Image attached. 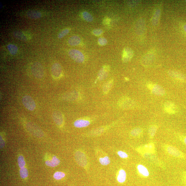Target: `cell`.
Returning <instances> with one entry per match:
<instances>
[{
	"label": "cell",
	"mask_w": 186,
	"mask_h": 186,
	"mask_svg": "<svg viewBox=\"0 0 186 186\" xmlns=\"http://www.w3.org/2000/svg\"><path fill=\"white\" fill-rule=\"evenodd\" d=\"M32 74L36 78H41L44 75V70L42 64L38 62L33 63L32 66Z\"/></svg>",
	"instance_id": "6da1fadb"
},
{
	"label": "cell",
	"mask_w": 186,
	"mask_h": 186,
	"mask_svg": "<svg viewBox=\"0 0 186 186\" xmlns=\"http://www.w3.org/2000/svg\"><path fill=\"white\" fill-rule=\"evenodd\" d=\"M69 55L71 59L76 62L82 63L85 60L84 55L80 51L76 49H71L69 52Z\"/></svg>",
	"instance_id": "7a4b0ae2"
},
{
	"label": "cell",
	"mask_w": 186,
	"mask_h": 186,
	"mask_svg": "<svg viewBox=\"0 0 186 186\" xmlns=\"http://www.w3.org/2000/svg\"><path fill=\"white\" fill-rule=\"evenodd\" d=\"M22 102L24 106L28 110L33 111L36 108V104L33 99L29 95H26L22 99Z\"/></svg>",
	"instance_id": "3957f363"
},
{
	"label": "cell",
	"mask_w": 186,
	"mask_h": 186,
	"mask_svg": "<svg viewBox=\"0 0 186 186\" xmlns=\"http://www.w3.org/2000/svg\"><path fill=\"white\" fill-rule=\"evenodd\" d=\"M148 87L151 90V92L154 95H163L165 94V91L161 86L157 85L148 84Z\"/></svg>",
	"instance_id": "277c9868"
},
{
	"label": "cell",
	"mask_w": 186,
	"mask_h": 186,
	"mask_svg": "<svg viewBox=\"0 0 186 186\" xmlns=\"http://www.w3.org/2000/svg\"><path fill=\"white\" fill-rule=\"evenodd\" d=\"M75 158L78 164L81 166L84 167L87 164V160L84 153L78 151L75 153Z\"/></svg>",
	"instance_id": "5b68a950"
},
{
	"label": "cell",
	"mask_w": 186,
	"mask_h": 186,
	"mask_svg": "<svg viewBox=\"0 0 186 186\" xmlns=\"http://www.w3.org/2000/svg\"><path fill=\"white\" fill-rule=\"evenodd\" d=\"M119 104L121 107L125 109L131 108L134 105V102L131 99L127 97L121 99Z\"/></svg>",
	"instance_id": "8992f818"
},
{
	"label": "cell",
	"mask_w": 186,
	"mask_h": 186,
	"mask_svg": "<svg viewBox=\"0 0 186 186\" xmlns=\"http://www.w3.org/2000/svg\"><path fill=\"white\" fill-rule=\"evenodd\" d=\"M53 76L55 78H58L62 73V68L58 63H56L52 65L51 68Z\"/></svg>",
	"instance_id": "52a82bcc"
},
{
	"label": "cell",
	"mask_w": 186,
	"mask_h": 186,
	"mask_svg": "<svg viewBox=\"0 0 186 186\" xmlns=\"http://www.w3.org/2000/svg\"><path fill=\"white\" fill-rule=\"evenodd\" d=\"M167 151L172 156L177 158H183V154L177 148L172 146H169L167 148Z\"/></svg>",
	"instance_id": "ba28073f"
},
{
	"label": "cell",
	"mask_w": 186,
	"mask_h": 186,
	"mask_svg": "<svg viewBox=\"0 0 186 186\" xmlns=\"http://www.w3.org/2000/svg\"><path fill=\"white\" fill-rule=\"evenodd\" d=\"M165 111L170 114H174L176 113L177 107L173 103L170 102H167L165 105Z\"/></svg>",
	"instance_id": "9c48e42d"
},
{
	"label": "cell",
	"mask_w": 186,
	"mask_h": 186,
	"mask_svg": "<svg viewBox=\"0 0 186 186\" xmlns=\"http://www.w3.org/2000/svg\"><path fill=\"white\" fill-rule=\"evenodd\" d=\"M52 117L54 122L58 125L62 124L63 119L62 115L59 111H55L53 112Z\"/></svg>",
	"instance_id": "30bf717a"
},
{
	"label": "cell",
	"mask_w": 186,
	"mask_h": 186,
	"mask_svg": "<svg viewBox=\"0 0 186 186\" xmlns=\"http://www.w3.org/2000/svg\"><path fill=\"white\" fill-rule=\"evenodd\" d=\"M133 55L132 51L130 48H126L124 49L123 54V60L124 62L129 61L132 58Z\"/></svg>",
	"instance_id": "8fae6325"
},
{
	"label": "cell",
	"mask_w": 186,
	"mask_h": 186,
	"mask_svg": "<svg viewBox=\"0 0 186 186\" xmlns=\"http://www.w3.org/2000/svg\"><path fill=\"white\" fill-rule=\"evenodd\" d=\"M27 16L31 19H36L41 17L42 14L40 11L32 10L27 12Z\"/></svg>",
	"instance_id": "7c38bea8"
},
{
	"label": "cell",
	"mask_w": 186,
	"mask_h": 186,
	"mask_svg": "<svg viewBox=\"0 0 186 186\" xmlns=\"http://www.w3.org/2000/svg\"><path fill=\"white\" fill-rule=\"evenodd\" d=\"M109 69L107 66H104L100 70L98 73V78L100 81L105 80L108 74Z\"/></svg>",
	"instance_id": "4fadbf2b"
},
{
	"label": "cell",
	"mask_w": 186,
	"mask_h": 186,
	"mask_svg": "<svg viewBox=\"0 0 186 186\" xmlns=\"http://www.w3.org/2000/svg\"><path fill=\"white\" fill-rule=\"evenodd\" d=\"M60 163V161L57 157L54 156L51 160H47L45 162L46 165L50 167H54L57 166Z\"/></svg>",
	"instance_id": "5bb4252c"
},
{
	"label": "cell",
	"mask_w": 186,
	"mask_h": 186,
	"mask_svg": "<svg viewBox=\"0 0 186 186\" xmlns=\"http://www.w3.org/2000/svg\"><path fill=\"white\" fill-rule=\"evenodd\" d=\"M137 169L139 173L144 177L149 176L150 173L147 168L144 165H138Z\"/></svg>",
	"instance_id": "9a60e30c"
},
{
	"label": "cell",
	"mask_w": 186,
	"mask_h": 186,
	"mask_svg": "<svg viewBox=\"0 0 186 186\" xmlns=\"http://www.w3.org/2000/svg\"><path fill=\"white\" fill-rule=\"evenodd\" d=\"M90 124L89 121L81 119L75 121L74 122V125L76 127L81 128L87 127Z\"/></svg>",
	"instance_id": "2e32d148"
},
{
	"label": "cell",
	"mask_w": 186,
	"mask_h": 186,
	"mask_svg": "<svg viewBox=\"0 0 186 186\" xmlns=\"http://www.w3.org/2000/svg\"><path fill=\"white\" fill-rule=\"evenodd\" d=\"M81 42V38L77 36H74L71 37L68 41L69 45L72 46H77L79 45Z\"/></svg>",
	"instance_id": "e0dca14e"
},
{
	"label": "cell",
	"mask_w": 186,
	"mask_h": 186,
	"mask_svg": "<svg viewBox=\"0 0 186 186\" xmlns=\"http://www.w3.org/2000/svg\"><path fill=\"white\" fill-rule=\"evenodd\" d=\"M13 35L18 40L24 42H26L28 40L26 36L23 32L19 31H16L13 32Z\"/></svg>",
	"instance_id": "ac0fdd59"
},
{
	"label": "cell",
	"mask_w": 186,
	"mask_h": 186,
	"mask_svg": "<svg viewBox=\"0 0 186 186\" xmlns=\"http://www.w3.org/2000/svg\"><path fill=\"white\" fill-rule=\"evenodd\" d=\"M126 177H127V174L125 171L122 169L119 171L117 177L118 181L121 183H123L125 182Z\"/></svg>",
	"instance_id": "d6986e66"
},
{
	"label": "cell",
	"mask_w": 186,
	"mask_h": 186,
	"mask_svg": "<svg viewBox=\"0 0 186 186\" xmlns=\"http://www.w3.org/2000/svg\"><path fill=\"white\" fill-rule=\"evenodd\" d=\"M169 74L172 77L180 81H184L186 79L185 76L180 73L174 71H170Z\"/></svg>",
	"instance_id": "ffe728a7"
},
{
	"label": "cell",
	"mask_w": 186,
	"mask_h": 186,
	"mask_svg": "<svg viewBox=\"0 0 186 186\" xmlns=\"http://www.w3.org/2000/svg\"><path fill=\"white\" fill-rule=\"evenodd\" d=\"M7 48L9 52L12 55H14L17 54L18 50V47L16 45L12 44H9L7 46Z\"/></svg>",
	"instance_id": "44dd1931"
},
{
	"label": "cell",
	"mask_w": 186,
	"mask_h": 186,
	"mask_svg": "<svg viewBox=\"0 0 186 186\" xmlns=\"http://www.w3.org/2000/svg\"><path fill=\"white\" fill-rule=\"evenodd\" d=\"M113 85V81L111 80L106 83L103 88V91L104 93H107L109 91Z\"/></svg>",
	"instance_id": "7402d4cb"
},
{
	"label": "cell",
	"mask_w": 186,
	"mask_h": 186,
	"mask_svg": "<svg viewBox=\"0 0 186 186\" xmlns=\"http://www.w3.org/2000/svg\"><path fill=\"white\" fill-rule=\"evenodd\" d=\"M82 17L83 19L88 22H91L93 20L92 15L87 11L83 12L82 13Z\"/></svg>",
	"instance_id": "603a6c76"
},
{
	"label": "cell",
	"mask_w": 186,
	"mask_h": 186,
	"mask_svg": "<svg viewBox=\"0 0 186 186\" xmlns=\"http://www.w3.org/2000/svg\"><path fill=\"white\" fill-rule=\"evenodd\" d=\"M19 172L20 177L24 179L28 177V170L25 167L20 169Z\"/></svg>",
	"instance_id": "cb8c5ba5"
},
{
	"label": "cell",
	"mask_w": 186,
	"mask_h": 186,
	"mask_svg": "<svg viewBox=\"0 0 186 186\" xmlns=\"http://www.w3.org/2000/svg\"><path fill=\"white\" fill-rule=\"evenodd\" d=\"M99 162L101 164L103 165H109L110 162V158L107 156H105L104 158H100Z\"/></svg>",
	"instance_id": "d4e9b609"
},
{
	"label": "cell",
	"mask_w": 186,
	"mask_h": 186,
	"mask_svg": "<svg viewBox=\"0 0 186 186\" xmlns=\"http://www.w3.org/2000/svg\"><path fill=\"white\" fill-rule=\"evenodd\" d=\"M18 162L19 166L20 169L25 167L26 163L24 157L20 156L18 158Z\"/></svg>",
	"instance_id": "484cf974"
},
{
	"label": "cell",
	"mask_w": 186,
	"mask_h": 186,
	"mask_svg": "<svg viewBox=\"0 0 186 186\" xmlns=\"http://www.w3.org/2000/svg\"><path fill=\"white\" fill-rule=\"evenodd\" d=\"M65 176V174L62 172H57L54 173V177L57 180H60L64 178Z\"/></svg>",
	"instance_id": "4316f807"
},
{
	"label": "cell",
	"mask_w": 186,
	"mask_h": 186,
	"mask_svg": "<svg viewBox=\"0 0 186 186\" xmlns=\"http://www.w3.org/2000/svg\"><path fill=\"white\" fill-rule=\"evenodd\" d=\"M157 128L156 126H152L150 127L148 130V133L151 137H153L155 135L157 130Z\"/></svg>",
	"instance_id": "83f0119b"
},
{
	"label": "cell",
	"mask_w": 186,
	"mask_h": 186,
	"mask_svg": "<svg viewBox=\"0 0 186 186\" xmlns=\"http://www.w3.org/2000/svg\"><path fill=\"white\" fill-rule=\"evenodd\" d=\"M142 132V130L140 128H136L134 129L131 131V135L134 136H138Z\"/></svg>",
	"instance_id": "f1b7e54d"
},
{
	"label": "cell",
	"mask_w": 186,
	"mask_h": 186,
	"mask_svg": "<svg viewBox=\"0 0 186 186\" xmlns=\"http://www.w3.org/2000/svg\"><path fill=\"white\" fill-rule=\"evenodd\" d=\"M69 29H65L64 30H63L58 35V38L59 39H61L64 37L65 36L67 35V34L69 33Z\"/></svg>",
	"instance_id": "f546056e"
},
{
	"label": "cell",
	"mask_w": 186,
	"mask_h": 186,
	"mask_svg": "<svg viewBox=\"0 0 186 186\" xmlns=\"http://www.w3.org/2000/svg\"><path fill=\"white\" fill-rule=\"evenodd\" d=\"M98 42L99 45L101 46L105 45L107 43V40L106 39L103 37L99 38Z\"/></svg>",
	"instance_id": "4dcf8cb0"
},
{
	"label": "cell",
	"mask_w": 186,
	"mask_h": 186,
	"mask_svg": "<svg viewBox=\"0 0 186 186\" xmlns=\"http://www.w3.org/2000/svg\"><path fill=\"white\" fill-rule=\"evenodd\" d=\"M93 32L95 35L99 36L103 33V31L101 29H96L93 30Z\"/></svg>",
	"instance_id": "1f68e13d"
},
{
	"label": "cell",
	"mask_w": 186,
	"mask_h": 186,
	"mask_svg": "<svg viewBox=\"0 0 186 186\" xmlns=\"http://www.w3.org/2000/svg\"><path fill=\"white\" fill-rule=\"evenodd\" d=\"M118 154L120 158H127L128 157V155L126 152L122 151H119Z\"/></svg>",
	"instance_id": "d6a6232c"
},
{
	"label": "cell",
	"mask_w": 186,
	"mask_h": 186,
	"mask_svg": "<svg viewBox=\"0 0 186 186\" xmlns=\"http://www.w3.org/2000/svg\"><path fill=\"white\" fill-rule=\"evenodd\" d=\"M3 142H4L3 141V140L2 139V137H1V148H2L3 146H4V143H3Z\"/></svg>",
	"instance_id": "836d02e7"
},
{
	"label": "cell",
	"mask_w": 186,
	"mask_h": 186,
	"mask_svg": "<svg viewBox=\"0 0 186 186\" xmlns=\"http://www.w3.org/2000/svg\"><path fill=\"white\" fill-rule=\"evenodd\" d=\"M153 148L152 145L151 144H149L148 145V149L151 150Z\"/></svg>",
	"instance_id": "e575fe53"
},
{
	"label": "cell",
	"mask_w": 186,
	"mask_h": 186,
	"mask_svg": "<svg viewBox=\"0 0 186 186\" xmlns=\"http://www.w3.org/2000/svg\"><path fill=\"white\" fill-rule=\"evenodd\" d=\"M183 141L184 144L186 145V136L183 138Z\"/></svg>",
	"instance_id": "d590c367"
},
{
	"label": "cell",
	"mask_w": 186,
	"mask_h": 186,
	"mask_svg": "<svg viewBox=\"0 0 186 186\" xmlns=\"http://www.w3.org/2000/svg\"><path fill=\"white\" fill-rule=\"evenodd\" d=\"M183 29L185 31V32L186 33V24L184 25L183 26Z\"/></svg>",
	"instance_id": "8d00e7d4"
},
{
	"label": "cell",
	"mask_w": 186,
	"mask_h": 186,
	"mask_svg": "<svg viewBox=\"0 0 186 186\" xmlns=\"http://www.w3.org/2000/svg\"><path fill=\"white\" fill-rule=\"evenodd\" d=\"M145 148H148V144H146V145H145Z\"/></svg>",
	"instance_id": "74e56055"
},
{
	"label": "cell",
	"mask_w": 186,
	"mask_h": 186,
	"mask_svg": "<svg viewBox=\"0 0 186 186\" xmlns=\"http://www.w3.org/2000/svg\"><path fill=\"white\" fill-rule=\"evenodd\" d=\"M185 177H186V173H185Z\"/></svg>",
	"instance_id": "f35d334b"
},
{
	"label": "cell",
	"mask_w": 186,
	"mask_h": 186,
	"mask_svg": "<svg viewBox=\"0 0 186 186\" xmlns=\"http://www.w3.org/2000/svg\"></svg>",
	"instance_id": "ab89813d"
}]
</instances>
